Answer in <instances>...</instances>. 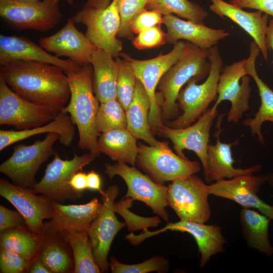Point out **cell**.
<instances>
[{
    "label": "cell",
    "mask_w": 273,
    "mask_h": 273,
    "mask_svg": "<svg viewBox=\"0 0 273 273\" xmlns=\"http://www.w3.org/2000/svg\"><path fill=\"white\" fill-rule=\"evenodd\" d=\"M260 50L254 41L250 44V55L246 59L245 70L247 75L251 76L257 86L261 99V105L254 117L245 119L243 123L244 126L250 128L253 136L256 135L261 144H265L263 135L261 131L262 124L265 121L273 123V90L259 77L256 68L255 61Z\"/></svg>",
    "instance_id": "cell-26"
},
{
    "label": "cell",
    "mask_w": 273,
    "mask_h": 273,
    "mask_svg": "<svg viewBox=\"0 0 273 273\" xmlns=\"http://www.w3.org/2000/svg\"><path fill=\"white\" fill-rule=\"evenodd\" d=\"M37 234L25 226L9 229L1 232V249L16 253L24 258L31 261L40 246Z\"/></svg>",
    "instance_id": "cell-33"
},
{
    "label": "cell",
    "mask_w": 273,
    "mask_h": 273,
    "mask_svg": "<svg viewBox=\"0 0 273 273\" xmlns=\"http://www.w3.org/2000/svg\"><path fill=\"white\" fill-rule=\"evenodd\" d=\"M25 225H26L25 219L18 211L0 205V232Z\"/></svg>",
    "instance_id": "cell-44"
},
{
    "label": "cell",
    "mask_w": 273,
    "mask_h": 273,
    "mask_svg": "<svg viewBox=\"0 0 273 273\" xmlns=\"http://www.w3.org/2000/svg\"><path fill=\"white\" fill-rule=\"evenodd\" d=\"M138 146L135 164L158 184L164 185L195 174L201 169L198 161H191L175 154L167 142H160L156 146L139 143Z\"/></svg>",
    "instance_id": "cell-8"
},
{
    "label": "cell",
    "mask_w": 273,
    "mask_h": 273,
    "mask_svg": "<svg viewBox=\"0 0 273 273\" xmlns=\"http://www.w3.org/2000/svg\"><path fill=\"white\" fill-rule=\"evenodd\" d=\"M101 179L100 175L91 170L87 173V187L90 191L100 192L102 190L101 188Z\"/></svg>",
    "instance_id": "cell-47"
},
{
    "label": "cell",
    "mask_w": 273,
    "mask_h": 273,
    "mask_svg": "<svg viewBox=\"0 0 273 273\" xmlns=\"http://www.w3.org/2000/svg\"><path fill=\"white\" fill-rule=\"evenodd\" d=\"M266 182L273 189V172L266 174Z\"/></svg>",
    "instance_id": "cell-51"
},
{
    "label": "cell",
    "mask_w": 273,
    "mask_h": 273,
    "mask_svg": "<svg viewBox=\"0 0 273 273\" xmlns=\"http://www.w3.org/2000/svg\"><path fill=\"white\" fill-rule=\"evenodd\" d=\"M59 1H65L67 4H68L70 5H71V6H72L73 5V3H74V1L73 0H59Z\"/></svg>",
    "instance_id": "cell-52"
},
{
    "label": "cell",
    "mask_w": 273,
    "mask_h": 273,
    "mask_svg": "<svg viewBox=\"0 0 273 273\" xmlns=\"http://www.w3.org/2000/svg\"><path fill=\"white\" fill-rule=\"evenodd\" d=\"M75 24L72 18H70L64 27L56 33L40 37L38 44L56 57H67L80 66L90 64L92 55L98 48L85 34L77 29Z\"/></svg>",
    "instance_id": "cell-20"
},
{
    "label": "cell",
    "mask_w": 273,
    "mask_h": 273,
    "mask_svg": "<svg viewBox=\"0 0 273 273\" xmlns=\"http://www.w3.org/2000/svg\"><path fill=\"white\" fill-rule=\"evenodd\" d=\"M246 59L222 68L217 85V98L215 105L229 101L231 107L228 114L229 122L237 123L250 109L249 100L252 89L250 78L245 70Z\"/></svg>",
    "instance_id": "cell-17"
},
{
    "label": "cell",
    "mask_w": 273,
    "mask_h": 273,
    "mask_svg": "<svg viewBox=\"0 0 273 273\" xmlns=\"http://www.w3.org/2000/svg\"><path fill=\"white\" fill-rule=\"evenodd\" d=\"M99 193L102 208L87 232L96 263L101 272H108L110 267L108 256L111 245L117 234L126 225L118 220L113 209L115 200L119 194L118 187L111 186Z\"/></svg>",
    "instance_id": "cell-12"
},
{
    "label": "cell",
    "mask_w": 273,
    "mask_h": 273,
    "mask_svg": "<svg viewBox=\"0 0 273 273\" xmlns=\"http://www.w3.org/2000/svg\"><path fill=\"white\" fill-rule=\"evenodd\" d=\"M108 52L97 49L93 53L94 92L100 103L117 99L118 63Z\"/></svg>",
    "instance_id": "cell-27"
},
{
    "label": "cell",
    "mask_w": 273,
    "mask_h": 273,
    "mask_svg": "<svg viewBox=\"0 0 273 273\" xmlns=\"http://www.w3.org/2000/svg\"><path fill=\"white\" fill-rule=\"evenodd\" d=\"M56 132L60 135L59 142L65 147L71 144L75 135V125L70 115L62 111L49 123L35 128L22 130H0V151L17 142L34 135Z\"/></svg>",
    "instance_id": "cell-29"
},
{
    "label": "cell",
    "mask_w": 273,
    "mask_h": 273,
    "mask_svg": "<svg viewBox=\"0 0 273 273\" xmlns=\"http://www.w3.org/2000/svg\"><path fill=\"white\" fill-rule=\"evenodd\" d=\"M133 200L127 197L122 198L114 202L113 209L115 213L119 214L123 218L128 230L134 232L140 230L146 231L148 228L158 226L161 222V217L156 215L151 217H145L134 214L129 210Z\"/></svg>",
    "instance_id": "cell-36"
},
{
    "label": "cell",
    "mask_w": 273,
    "mask_h": 273,
    "mask_svg": "<svg viewBox=\"0 0 273 273\" xmlns=\"http://www.w3.org/2000/svg\"><path fill=\"white\" fill-rule=\"evenodd\" d=\"M104 167V173L110 179L119 175L126 183L127 192L122 198L130 197L145 203L155 214L168 222L169 216L165 209L168 206L167 186L155 182L134 166L122 162L106 163Z\"/></svg>",
    "instance_id": "cell-9"
},
{
    "label": "cell",
    "mask_w": 273,
    "mask_h": 273,
    "mask_svg": "<svg viewBox=\"0 0 273 273\" xmlns=\"http://www.w3.org/2000/svg\"><path fill=\"white\" fill-rule=\"evenodd\" d=\"M52 273L68 272L71 268L70 257L59 244L49 243L44 247L38 258Z\"/></svg>",
    "instance_id": "cell-39"
},
{
    "label": "cell",
    "mask_w": 273,
    "mask_h": 273,
    "mask_svg": "<svg viewBox=\"0 0 273 273\" xmlns=\"http://www.w3.org/2000/svg\"><path fill=\"white\" fill-rule=\"evenodd\" d=\"M70 244L73 256L75 273H100L96 263L92 244L86 230H71L62 232Z\"/></svg>",
    "instance_id": "cell-32"
},
{
    "label": "cell",
    "mask_w": 273,
    "mask_h": 273,
    "mask_svg": "<svg viewBox=\"0 0 273 273\" xmlns=\"http://www.w3.org/2000/svg\"><path fill=\"white\" fill-rule=\"evenodd\" d=\"M98 157L90 152L81 156L74 153L72 159L63 160L56 155L47 165L44 176L31 189L32 191L59 202L79 199L82 195L71 189L69 181L75 173Z\"/></svg>",
    "instance_id": "cell-13"
},
{
    "label": "cell",
    "mask_w": 273,
    "mask_h": 273,
    "mask_svg": "<svg viewBox=\"0 0 273 273\" xmlns=\"http://www.w3.org/2000/svg\"><path fill=\"white\" fill-rule=\"evenodd\" d=\"M229 3L238 8L255 9L273 17V0H229Z\"/></svg>",
    "instance_id": "cell-45"
},
{
    "label": "cell",
    "mask_w": 273,
    "mask_h": 273,
    "mask_svg": "<svg viewBox=\"0 0 273 273\" xmlns=\"http://www.w3.org/2000/svg\"><path fill=\"white\" fill-rule=\"evenodd\" d=\"M136 140L127 129H112L101 134L98 150L113 161L134 166L139 151Z\"/></svg>",
    "instance_id": "cell-30"
},
{
    "label": "cell",
    "mask_w": 273,
    "mask_h": 273,
    "mask_svg": "<svg viewBox=\"0 0 273 273\" xmlns=\"http://www.w3.org/2000/svg\"><path fill=\"white\" fill-rule=\"evenodd\" d=\"M150 107L149 96L142 83L136 79L134 96L126 111L127 129L137 140L156 146L160 142L154 138L149 124Z\"/></svg>",
    "instance_id": "cell-28"
},
{
    "label": "cell",
    "mask_w": 273,
    "mask_h": 273,
    "mask_svg": "<svg viewBox=\"0 0 273 273\" xmlns=\"http://www.w3.org/2000/svg\"><path fill=\"white\" fill-rule=\"evenodd\" d=\"M72 18L75 23L85 26V35L97 48L114 58L119 56L123 46L117 38L121 21L116 0L103 9L83 8Z\"/></svg>",
    "instance_id": "cell-11"
},
{
    "label": "cell",
    "mask_w": 273,
    "mask_h": 273,
    "mask_svg": "<svg viewBox=\"0 0 273 273\" xmlns=\"http://www.w3.org/2000/svg\"><path fill=\"white\" fill-rule=\"evenodd\" d=\"M57 115L48 107L15 93L0 77V124L18 130L31 129L53 121Z\"/></svg>",
    "instance_id": "cell-14"
},
{
    "label": "cell",
    "mask_w": 273,
    "mask_h": 273,
    "mask_svg": "<svg viewBox=\"0 0 273 273\" xmlns=\"http://www.w3.org/2000/svg\"><path fill=\"white\" fill-rule=\"evenodd\" d=\"M265 42L268 50L273 52V18L268 23L265 35ZM273 65V59H272Z\"/></svg>",
    "instance_id": "cell-49"
},
{
    "label": "cell",
    "mask_w": 273,
    "mask_h": 273,
    "mask_svg": "<svg viewBox=\"0 0 273 273\" xmlns=\"http://www.w3.org/2000/svg\"><path fill=\"white\" fill-rule=\"evenodd\" d=\"M21 61L46 62L61 68L68 74L81 66L70 59H61L24 36L0 35V65H6Z\"/></svg>",
    "instance_id": "cell-21"
},
{
    "label": "cell",
    "mask_w": 273,
    "mask_h": 273,
    "mask_svg": "<svg viewBox=\"0 0 273 273\" xmlns=\"http://www.w3.org/2000/svg\"><path fill=\"white\" fill-rule=\"evenodd\" d=\"M120 18V26L117 36L128 39L133 38L130 29L135 17L146 8L148 0H116Z\"/></svg>",
    "instance_id": "cell-40"
},
{
    "label": "cell",
    "mask_w": 273,
    "mask_h": 273,
    "mask_svg": "<svg viewBox=\"0 0 273 273\" xmlns=\"http://www.w3.org/2000/svg\"><path fill=\"white\" fill-rule=\"evenodd\" d=\"M69 185L75 192L82 195L87 187V174L84 172L78 171L71 177Z\"/></svg>",
    "instance_id": "cell-46"
},
{
    "label": "cell",
    "mask_w": 273,
    "mask_h": 273,
    "mask_svg": "<svg viewBox=\"0 0 273 273\" xmlns=\"http://www.w3.org/2000/svg\"><path fill=\"white\" fill-rule=\"evenodd\" d=\"M266 182V175L252 173L216 181L208 185V189L210 195L231 200L243 208L257 209L273 219V206L266 203L257 196L261 187Z\"/></svg>",
    "instance_id": "cell-19"
},
{
    "label": "cell",
    "mask_w": 273,
    "mask_h": 273,
    "mask_svg": "<svg viewBox=\"0 0 273 273\" xmlns=\"http://www.w3.org/2000/svg\"><path fill=\"white\" fill-rule=\"evenodd\" d=\"M59 0H0V16L11 28L47 32L61 21Z\"/></svg>",
    "instance_id": "cell-7"
},
{
    "label": "cell",
    "mask_w": 273,
    "mask_h": 273,
    "mask_svg": "<svg viewBox=\"0 0 273 273\" xmlns=\"http://www.w3.org/2000/svg\"><path fill=\"white\" fill-rule=\"evenodd\" d=\"M209 49L196 47L191 52L172 65L163 75L158 85L156 100L160 107L161 118L168 121L181 114L176 99L183 85L191 78L199 81L208 75L210 62L207 61Z\"/></svg>",
    "instance_id": "cell-3"
},
{
    "label": "cell",
    "mask_w": 273,
    "mask_h": 273,
    "mask_svg": "<svg viewBox=\"0 0 273 273\" xmlns=\"http://www.w3.org/2000/svg\"><path fill=\"white\" fill-rule=\"evenodd\" d=\"M166 42V33L160 25L143 30L132 40L133 45L139 50L159 47Z\"/></svg>",
    "instance_id": "cell-41"
},
{
    "label": "cell",
    "mask_w": 273,
    "mask_h": 273,
    "mask_svg": "<svg viewBox=\"0 0 273 273\" xmlns=\"http://www.w3.org/2000/svg\"><path fill=\"white\" fill-rule=\"evenodd\" d=\"M167 187V205L180 220L205 223L210 219V194L201 178L193 174L173 181Z\"/></svg>",
    "instance_id": "cell-10"
},
{
    "label": "cell",
    "mask_w": 273,
    "mask_h": 273,
    "mask_svg": "<svg viewBox=\"0 0 273 273\" xmlns=\"http://www.w3.org/2000/svg\"><path fill=\"white\" fill-rule=\"evenodd\" d=\"M196 47L189 41H178L168 53L144 60L134 59L124 53L119 55L132 68L136 79L142 83L149 96L151 103L149 122L153 133L158 127L164 125L156 100V87L166 72Z\"/></svg>",
    "instance_id": "cell-5"
},
{
    "label": "cell",
    "mask_w": 273,
    "mask_h": 273,
    "mask_svg": "<svg viewBox=\"0 0 273 273\" xmlns=\"http://www.w3.org/2000/svg\"><path fill=\"white\" fill-rule=\"evenodd\" d=\"M112 0H87L84 8L103 9L107 7Z\"/></svg>",
    "instance_id": "cell-48"
},
{
    "label": "cell",
    "mask_w": 273,
    "mask_h": 273,
    "mask_svg": "<svg viewBox=\"0 0 273 273\" xmlns=\"http://www.w3.org/2000/svg\"><path fill=\"white\" fill-rule=\"evenodd\" d=\"M163 21V16L160 13L145 8L133 19L130 29L133 33L139 34L146 29L160 25Z\"/></svg>",
    "instance_id": "cell-43"
},
{
    "label": "cell",
    "mask_w": 273,
    "mask_h": 273,
    "mask_svg": "<svg viewBox=\"0 0 273 273\" xmlns=\"http://www.w3.org/2000/svg\"><path fill=\"white\" fill-rule=\"evenodd\" d=\"M168 230L186 232L194 237L201 255V268L207 264L212 256L224 251L223 246L227 242L219 225L185 220L167 223L163 228L155 231L147 230L136 235L131 232L125 236L124 239L131 245L137 246L147 239Z\"/></svg>",
    "instance_id": "cell-15"
},
{
    "label": "cell",
    "mask_w": 273,
    "mask_h": 273,
    "mask_svg": "<svg viewBox=\"0 0 273 273\" xmlns=\"http://www.w3.org/2000/svg\"><path fill=\"white\" fill-rule=\"evenodd\" d=\"M208 59L211 64L210 72L206 80L201 84L192 78L179 91L176 103L180 115L167 122L172 128H183L191 125L208 109L209 104L217 98V85L223 66V60L216 46L209 49Z\"/></svg>",
    "instance_id": "cell-4"
},
{
    "label": "cell",
    "mask_w": 273,
    "mask_h": 273,
    "mask_svg": "<svg viewBox=\"0 0 273 273\" xmlns=\"http://www.w3.org/2000/svg\"><path fill=\"white\" fill-rule=\"evenodd\" d=\"M270 218L251 208H243L240 212L241 235L247 245L267 256L273 254L268 237Z\"/></svg>",
    "instance_id": "cell-31"
},
{
    "label": "cell",
    "mask_w": 273,
    "mask_h": 273,
    "mask_svg": "<svg viewBox=\"0 0 273 273\" xmlns=\"http://www.w3.org/2000/svg\"><path fill=\"white\" fill-rule=\"evenodd\" d=\"M109 265L112 273H164L169 270L170 266L168 260L161 255L154 256L143 262L133 264L122 263L115 257H112Z\"/></svg>",
    "instance_id": "cell-38"
},
{
    "label": "cell",
    "mask_w": 273,
    "mask_h": 273,
    "mask_svg": "<svg viewBox=\"0 0 273 273\" xmlns=\"http://www.w3.org/2000/svg\"><path fill=\"white\" fill-rule=\"evenodd\" d=\"M56 132L48 133L42 140L27 146L24 143L14 146L11 156L0 165V172L17 186L32 189L37 183L36 174L41 164L57 152L53 146L59 139Z\"/></svg>",
    "instance_id": "cell-6"
},
{
    "label": "cell",
    "mask_w": 273,
    "mask_h": 273,
    "mask_svg": "<svg viewBox=\"0 0 273 273\" xmlns=\"http://www.w3.org/2000/svg\"><path fill=\"white\" fill-rule=\"evenodd\" d=\"M70 98L62 112L69 114L79 133L78 147L87 150L98 156V140L100 133L96 126V117L100 104L94 94L93 69L91 64L84 65L76 72L67 74Z\"/></svg>",
    "instance_id": "cell-2"
},
{
    "label": "cell",
    "mask_w": 273,
    "mask_h": 273,
    "mask_svg": "<svg viewBox=\"0 0 273 273\" xmlns=\"http://www.w3.org/2000/svg\"><path fill=\"white\" fill-rule=\"evenodd\" d=\"M146 9L165 16L175 14L188 20L204 23L208 13L200 5L188 0H148Z\"/></svg>",
    "instance_id": "cell-34"
},
{
    "label": "cell",
    "mask_w": 273,
    "mask_h": 273,
    "mask_svg": "<svg viewBox=\"0 0 273 273\" xmlns=\"http://www.w3.org/2000/svg\"><path fill=\"white\" fill-rule=\"evenodd\" d=\"M115 60L119 67L117 99L126 112L132 100L137 79L132 68L126 61L120 59L118 57Z\"/></svg>",
    "instance_id": "cell-37"
},
{
    "label": "cell",
    "mask_w": 273,
    "mask_h": 273,
    "mask_svg": "<svg viewBox=\"0 0 273 273\" xmlns=\"http://www.w3.org/2000/svg\"><path fill=\"white\" fill-rule=\"evenodd\" d=\"M0 195L22 215L29 230L37 235L44 233L43 220L51 219L53 216L51 199L35 194L31 189L17 186L3 178L0 179Z\"/></svg>",
    "instance_id": "cell-18"
},
{
    "label": "cell",
    "mask_w": 273,
    "mask_h": 273,
    "mask_svg": "<svg viewBox=\"0 0 273 273\" xmlns=\"http://www.w3.org/2000/svg\"><path fill=\"white\" fill-rule=\"evenodd\" d=\"M0 77L17 95L57 115L70 98L68 76L50 63L21 61L1 66Z\"/></svg>",
    "instance_id": "cell-1"
},
{
    "label": "cell",
    "mask_w": 273,
    "mask_h": 273,
    "mask_svg": "<svg viewBox=\"0 0 273 273\" xmlns=\"http://www.w3.org/2000/svg\"><path fill=\"white\" fill-rule=\"evenodd\" d=\"M31 261L11 251L1 249L0 272L1 273H20L30 265Z\"/></svg>",
    "instance_id": "cell-42"
},
{
    "label": "cell",
    "mask_w": 273,
    "mask_h": 273,
    "mask_svg": "<svg viewBox=\"0 0 273 273\" xmlns=\"http://www.w3.org/2000/svg\"><path fill=\"white\" fill-rule=\"evenodd\" d=\"M102 205V201L97 197L87 203L79 205H64L52 200L53 216L50 220L44 222V233L87 231L100 213Z\"/></svg>",
    "instance_id": "cell-22"
},
{
    "label": "cell",
    "mask_w": 273,
    "mask_h": 273,
    "mask_svg": "<svg viewBox=\"0 0 273 273\" xmlns=\"http://www.w3.org/2000/svg\"><path fill=\"white\" fill-rule=\"evenodd\" d=\"M217 107L214 105L208 108L193 124L183 128H172L166 125L158 127L153 132L169 139L176 153L187 158L184 150L194 151L200 159L204 178L208 171L207 152L209 145L210 131L213 120L218 114Z\"/></svg>",
    "instance_id": "cell-16"
},
{
    "label": "cell",
    "mask_w": 273,
    "mask_h": 273,
    "mask_svg": "<svg viewBox=\"0 0 273 273\" xmlns=\"http://www.w3.org/2000/svg\"><path fill=\"white\" fill-rule=\"evenodd\" d=\"M209 10L222 19L228 18L236 23L253 39L265 61L268 49L265 42L268 15L260 11H245L223 0H210Z\"/></svg>",
    "instance_id": "cell-24"
},
{
    "label": "cell",
    "mask_w": 273,
    "mask_h": 273,
    "mask_svg": "<svg viewBox=\"0 0 273 273\" xmlns=\"http://www.w3.org/2000/svg\"><path fill=\"white\" fill-rule=\"evenodd\" d=\"M96 126L100 134L115 129H127L126 112L117 99L100 103Z\"/></svg>",
    "instance_id": "cell-35"
},
{
    "label": "cell",
    "mask_w": 273,
    "mask_h": 273,
    "mask_svg": "<svg viewBox=\"0 0 273 273\" xmlns=\"http://www.w3.org/2000/svg\"><path fill=\"white\" fill-rule=\"evenodd\" d=\"M220 123L215 133L216 138L215 145L209 144L207 152L208 171L204 178L206 183L216 181L222 179L233 178L239 176L252 174L260 171L262 166L255 164L247 168H236L233 166L235 160L233 159L231 148L237 144L239 139L232 143H224L219 139Z\"/></svg>",
    "instance_id": "cell-25"
},
{
    "label": "cell",
    "mask_w": 273,
    "mask_h": 273,
    "mask_svg": "<svg viewBox=\"0 0 273 273\" xmlns=\"http://www.w3.org/2000/svg\"><path fill=\"white\" fill-rule=\"evenodd\" d=\"M29 272L31 273H52L39 259L33 263Z\"/></svg>",
    "instance_id": "cell-50"
},
{
    "label": "cell",
    "mask_w": 273,
    "mask_h": 273,
    "mask_svg": "<svg viewBox=\"0 0 273 273\" xmlns=\"http://www.w3.org/2000/svg\"><path fill=\"white\" fill-rule=\"evenodd\" d=\"M163 23L166 26V42L174 44L184 39L202 49H209L219 40L229 35L225 29H213L190 20H184L173 14L163 16Z\"/></svg>",
    "instance_id": "cell-23"
}]
</instances>
